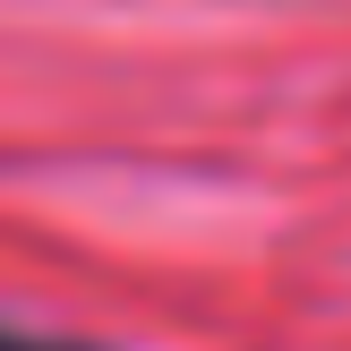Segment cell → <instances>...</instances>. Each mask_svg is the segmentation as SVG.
Masks as SVG:
<instances>
[{"label": "cell", "instance_id": "1", "mask_svg": "<svg viewBox=\"0 0 351 351\" xmlns=\"http://www.w3.org/2000/svg\"><path fill=\"white\" fill-rule=\"evenodd\" d=\"M0 351H103V343H77V335H26V326H0Z\"/></svg>", "mask_w": 351, "mask_h": 351}]
</instances>
